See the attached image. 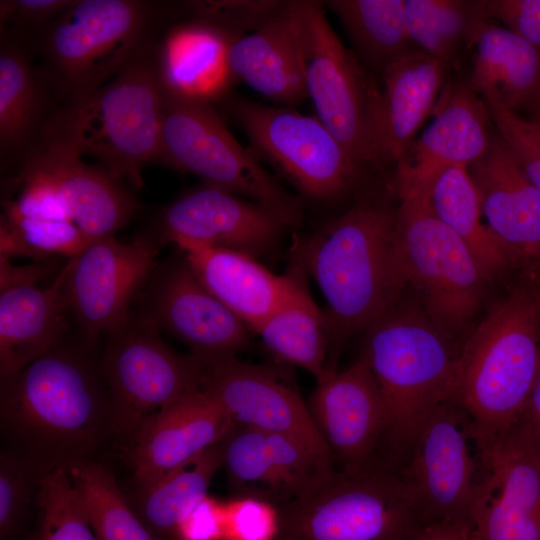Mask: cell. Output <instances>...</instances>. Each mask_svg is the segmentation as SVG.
Here are the masks:
<instances>
[{
	"label": "cell",
	"instance_id": "1",
	"mask_svg": "<svg viewBox=\"0 0 540 540\" xmlns=\"http://www.w3.org/2000/svg\"><path fill=\"white\" fill-rule=\"evenodd\" d=\"M93 347L67 339L0 377L4 448L45 473L92 461L112 438L109 393Z\"/></svg>",
	"mask_w": 540,
	"mask_h": 540
},
{
	"label": "cell",
	"instance_id": "2",
	"mask_svg": "<svg viewBox=\"0 0 540 540\" xmlns=\"http://www.w3.org/2000/svg\"><path fill=\"white\" fill-rule=\"evenodd\" d=\"M395 221L396 210L363 201L294 249L326 302L327 376L338 370L348 339L365 331L407 287Z\"/></svg>",
	"mask_w": 540,
	"mask_h": 540
},
{
	"label": "cell",
	"instance_id": "3",
	"mask_svg": "<svg viewBox=\"0 0 540 540\" xmlns=\"http://www.w3.org/2000/svg\"><path fill=\"white\" fill-rule=\"evenodd\" d=\"M462 344L402 297L365 329L360 354L385 402L386 458L401 465L426 419L454 397Z\"/></svg>",
	"mask_w": 540,
	"mask_h": 540
},
{
	"label": "cell",
	"instance_id": "4",
	"mask_svg": "<svg viewBox=\"0 0 540 540\" xmlns=\"http://www.w3.org/2000/svg\"><path fill=\"white\" fill-rule=\"evenodd\" d=\"M540 368V290L514 289L464 339L454 399L475 444L508 428L525 409Z\"/></svg>",
	"mask_w": 540,
	"mask_h": 540
},
{
	"label": "cell",
	"instance_id": "5",
	"mask_svg": "<svg viewBox=\"0 0 540 540\" xmlns=\"http://www.w3.org/2000/svg\"><path fill=\"white\" fill-rule=\"evenodd\" d=\"M163 97L156 49L149 46L86 100L51 116L43 129L97 159L113 179L141 188L144 167L159 155Z\"/></svg>",
	"mask_w": 540,
	"mask_h": 540
},
{
	"label": "cell",
	"instance_id": "6",
	"mask_svg": "<svg viewBox=\"0 0 540 540\" xmlns=\"http://www.w3.org/2000/svg\"><path fill=\"white\" fill-rule=\"evenodd\" d=\"M278 510L277 540H414L424 526L400 465L387 459L355 472L327 470Z\"/></svg>",
	"mask_w": 540,
	"mask_h": 540
},
{
	"label": "cell",
	"instance_id": "7",
	"mask_svg": "<svg viewBox=\"0 0 540 540\" xmlns=\"http://www.w3.org/2000/svg\"><path fill=\"white\" fill-rule=\"evenodd\" d=\"M154 11L134 0H77L41 30L43 77L77 105L150 46Z\"/></svg>",
	"mask_w": 540,
	"mask_h": 540
},
{
	"label": "cell",
	"instance_id": "8",
	"mask_svg": "<svg viewBox=\"0 0 540 540\" xmlns=\"http://www.w3.org/2000/svg\"><path fill=\"white\" fill-rule=\"evenodd\" d=\"M157 163L254 201L289 228L303 221L300 200L234 138L213 103L164 92Z\"/></svg>",
	"mask_w": 540,
	"mask_h": 540
},
{
	"label": "cell",
	"instance_id": "9",
	"mask_svg": "<svg viewBox=\"0 0 540 540\" xmlns=\"http://www.w3.org/2000/svg\"><path fill=\"white\" fill-rule=\"evenodd\" d=\"M145 314L106 335L100 364L109 393L112 438L129 445L161 410L201 390L204 362L172 350Z\"/></svg>",
	"mask_w": 540,
	"mask_h": 540
},
{
	"label": "cell",
	"instance_id": "10",
	"mask_svg": "<svg viewBox=\"0 0 540 540\" xmlns=\"http://www.w3.org/2000/svg\"><path fill=\"white\" fill-rule=\"evenodd\" d=\"M395 236L407 286L431 321L457 340L476 314L488 282L460 237L432 211L426 196L400 199Z\"/></svg>",
	"mask_w": 540,
	"mask_h": 540
},
{
	"label": "cell",
	"instance_id": "11",
	"mask_svg": "<svg viewBox=\"0 0 540 540\" xmlns=\"http://www.w3.org/2000/svg\"><path fill=\"white\" fill-rule=\"evenodd\" d=\"M219 102L246 135L252 155L270 163L307 198L335 200L365 171L317 117L232 93Z\"/></svg>",
	"mask_w": 540,
	"mask_h": 540
},
{
	"label": "cell",
	"instance_id": "12",
	"mask_svg": "<svg viewBox=\"0 0 540 540\" xmlns=\"http://www.w3.org/2000/svg\"><path fill=\"white\" fill-rule=\"evenodd\" d=\"M319 1H290L308 98L316 117L364 169L374 170L369 105L376 83L330 26Z\"/></svg>",
	"mask_w": 540,
	"mask_h": 540
},
{
	"label": "cell",
	"instance_id": "13",
	"mask_svg": "<svg viewBox=\"0 0 540 540\" xmlns=\"http://www.w3.org/2000/svg\"><path fill=\"white\" fill-rule=\"evenodd\" d=\"M471 440L470 420L454 397L437 407L419 429L400 472L423 525L473 528L480 479Z\"/></svg>",
	"mask_w": 540,
	"mask_h": 540
},
{
	"label": "cell",
	"instance_id": "14",
	"mask_svg": "<svg viewBox=\"0 0 540 540\" xmlns=\"http://www.w3.org/2000/svg\"><path fill=\"white\" fill-rule=\"evenodd\" d=\"M476 447L483 475L471 540H540V454L524 412Z\"/></svg>",
	"mask_w": 540,
	"mask_h": 540
},
{
	"label": "cell",
	"instance_id": "15",
	"mask_svg": "<svg viewBox=\"0 0 540 540\" xmlns=\"http://www.w3.org/2000/svg\"><path fill=\"white\" fill-rule=\"evenodd\" d=\"M159 245L144 235L131 242L110 236L68 260L64 290L83 340L95 345L130 318L133 301L156 269Z\"/></svg>",
	"mask_w": 540,
	"mask_h": 540
},
{
	"label": "cell",
	"instance_id": "16",
	"mask_svg": "<svg viewBox=\"0 0 540 540\" xmlns=\"http://www.w3.org/2000/svg\"><path fill=\"white\" fill-rule=\"evenodd\" d=\"M201 390L235 424L289 437L334 466L332 454L311 418L307 402L282 373L237 356L204 363Z\"/></svg>",
	"mask_w": 540,
	"mask_h": 540
},
{
	"label": "cell",
	"instance_id": "17",
	"mask_svg": "<svg viewBox=\"0 0 540 540\" xmlns=\"http://www.w3.org/2000/svg\"><path fill=\"white\" fill-rule=\"evenodd\" d=\"M306 402L336 469L355 472L385 457L386 406L361 354L346 369L317 382Z\"/></svg>",
	"mask_w": 540,
	"mask_h": 540
},
{
	"label": "cell",
	"instance_id": "18",
	"mask_svg": "<svg viewBox=\"0 0 540 540\" xmlns=\"http://www.w3.org/2000/svg\"><path fill=\"white\" fill-rule=\"evenodd\" d=\"M434 118L395 165L399 199L427 196L447 169L469 166L489 149L495 130L489 108L468 83L443 89Z\"/></svg>",
	"mask_w": 540,
	"mask_h": 540
},
{
	"label": "cell",
	"instance_id": "19",
	"mask_svg": "<svg viewBox=\"0 0 540 540\" xmlns=\"http://www.w3.org/2000/svg\"><path fill=\"white\" fill-rule=\"evenodd\" d=\"M289 228L265 207L215 185H202L168 205L161 243L238 251L254 258L272 251Z\"/></svg>",
	"mask_w": 540,
	"mask_h": 540
},
{
	"label": "cell",
	"instance_id": "20",
	"mask_svg": "<svg viewBox=\"0 0 540 540\" xmlns=\"http://www.w3.org/2000/svg\"><path fill=\"white\" fill-rule=\"evenodd\" d=\"M150 283L145 315L204 363L237 356L249 328L210 293L184 261L162 268Z\"/></svg>",
	"mask_w": 540,
	"mask_h": 540
},
{
	"label": "cell",
	"instance_id": "21",
	"mask_svg": "<svg viewBox=\"0 0 540 540\" xmlns=\"http://www.w3.org/2000/svg\"><path fill=\"white\" fill-rule=\"evenodd\" d=\"M80 152L43 129L23 157L20 171L35 174L56 190L73 222L91 240L115 236L133 217L137 203L104 169L85 164Z\"/></svg>",
	"mask_w": 540,
	"mask_h": 540
},
{
	"label": "cell",
	"instance_id": "22",
	"mask_svg": "<svg viewBox=\"0 0 540 540\" xmlns=\"http://www.w3.org/2000/svg\"><path fill=\"white\" fill-rule=\"evenodd\" d=\"M447 67L420 49H411L381 70L369 105L374 170L402 158L425 119L434 110Z\"/></svg>",
	"mask_w": 540,
	"mask_h": 540
},
{
	"label": "cell",
	"instance_id": "23",
	"mask_svg": "<svg viewBox=\"0 0 540 540\" xmlns=\"http://www.w3.org/2000/svg\"><path fill=\"white\" fill-rule=\"evenodd\" d=\"M235 423L200 390L153 415L122 451L136 489L146 488L222 442Z\"/></svg>",
	"mask_w": 540,
	"mask_h": 540
},
{
	"label": "cell",
	"instance_id": "24",
	"mask_svg": "<svg viewBox=\"0 0 540 540\" xmlns=\"http://www.w3.org/2000/svg\"><path fill=\"white\" fill-rule=\"evenodd\" d=\"M223 467L234 497L284 506L300 496L329 466L301 443L235 424L222 441Z\"/></svg>",
	"mask_w": 540,
	"mask_h": 540
},
{
	"label": "cell",
	"instance_id": "25",
	"mask_svg": "<svg viewBox=\"0 0 540 540\" xmlns=\"http://www.w3.org/2000/svg\"><path fill=\"white\" fill-rule=\"evenodd\" d=\"M487 227L515 260H540V193L495 130L487 152L469 165Z\"/></svg>",
	"mask_w": 540,
	"mask_h": 540
},
{
	"label": "cell",
	"instance_id": "26",
	"mask_svg": "<svg viewBox=\"0 0 540 540\" xmlns=\"http://www.w3.org/2000/svg\"><path fill=\"white\" fill-rule=\"evenodd\" d=\"M67 267L47 287L36 282L0 287V377L13 375L65 342L72 314Z\"/></svg>",
	"mask_w": 540,
	"mask_h": 540
},
{
	"label": "cell",
	"instance_id": "27",
	"mask_svg": "<svg viewBox=\"0 0 540 540\" xmlns=\"http://www.w3.org/2000/svg\"><path fill=\"white\" fill-rule=\"evenodd\" d=\"M287 6L257 29L234 39L227 64L239 81L279 104L294 108L308 99L295 26Z\"/></svg>",
	"mask_w": 540,
	"mask_h": 540
},
{
	"label": "cell",
	"instance_id": "28",
	"mask_svg": "<svg viewBox=\"0 0 540 540\" xmlns=\"http://www.w3.org/2000/svg\"><path fill=\"white\" fill-rule=\"evenodd\" d=\"M234 39L222 28L198 18L172 28L156 48L164 92L209 103L225 98L235 82L227 64Z\"/></svg>",
	"mask_w": 540,
	"mask_h": 540
},
{
	"label": "cell",
	"instance_id": "29",
	"mask_svg": "<svg viewBox=\"0 0 540 540\" xmlns=\"http://www.w3.org/2000/svg\"><path fill=\"white\" fill-rule=\"evenodd\" d=\"M483 20L473 48L470 88L490 111L516 112L531 105L540 89V54L506 27Z\"/></svg>",
	"mask_w": 540,
	"mask_h": 540
},
{
	"label": "cell",
	"instance_id": "30",
	"mask_svg": "<svg viewBox=\"0 0 540 540\" xmlns=\"http://www.w3.org/2000/svg\"><path fill=\"white\" fill-rule=\"evenodd\" d=\"M180 249L197 279L251 332L266 320L288 291L287 273L276 275L247 254L195 245Z\"/></svg>",
	"mask_w": 540,
	"mask_h": 540
},
{
	"label": "cell",
	"instance_id": "31",
	"mask_svg": "<svg viewBox=\"0 0 540 540\" xmlns=\"http://www.w3.org/2000/svg\"><path fill=\"white\" fill-rule=\"evenodd\" d=\"M286 273V295L254 333L276 359L306 370L319 382L327 376L325 312L313 299L307 285L308 274L294 250Z\"/></svg>",
	"mask_w": 540,
	"mask_h": 540
},
{
	"label": "cell",
	"instance_id": "32",
	"mask_svg": "<svg viewBox=\"0 0 540 540\" xmlns=\"http://www.w3.org/2000/svg\"><path fill=\"white\" fill-rule=\"evenodd\" d=\"M43 75L31 64L25 47L2 34L0 48V151L2 160L25 155L47 122Z\"/></svg>",
	"mask_w": 540,
	"mask_h": 540
},
{
	"label": "cell",
	"instance_id": "33",
	"mask_svg": "<svg viewBox=\"0 0 540 540\" xmlns=\"http://www.w3.org/2000/svg\"><path fill=\"white\" fill-rule=\"evenodd\" d=\"M427 199L434 214L467 245L490 281L512 260L482 220V209L467 166L444 171L433 183Z\"/></svg>",
	"mask_w": 540,
	"mask_h": 540
},
{
	"label": "cell",
	"instance_id": "34",
	"mask_svg": "<svg viewBox=\"0 0 540 540\" xmlns=\"http://www.w3.org/2000/svg\"><path fill=\"white\" fill-rule=\"evenodd\" d=\"M222 442L156 483L135 489L128 501L143 523L160 539L174 540L177 526L208 494L216 472L223 466Z\"/></svg>",
	"mask_w": 540,
	"mask_h": 540
},
{
	"label": "cell",
	"instance_id": "35",
	"mask_svg": "<svg viewBox=\"0 0 540 540\" xmlns=\"http://www.w3.org/2000/svg\"><path fill=\"white\" fill-rule=\"evenodd\" d=\"M338 17L360 61L375 70L413 49L404 0H330L323 2Z\"/></svg>",
	"mask_w": 540,
	"mask_h": 540
},
{
	"label": "cell",
	"instance_id": "36",
	"mask_svg": "<svg viewBox=\"0 0 540 540\" xmlns=\"http://www.w3.org/2000/svg\"><path fill=\"white\" fill-rule=\"evenodd\" d=\"M407 32L420 50L447 68L470 45L477 26L485 19L484 1L404 0Z\"/></svg>",
	"mask_w": 540,
	"mask_h": 540
},
{
	"label": "cell",
	"instance_id": "37",
	"mask_svg": "<svg viewBox=\"0 0 540 540\" xmlns=\"http://www.w3.org/2000/svg\"><path fill=\"white\" fill-rule=\"evenodd\" d=\"M66 470L80 493L98 540H162L137 516L105 466L92 460Z\"/></svg>",
	"mask_w": 540,
	"mask_h": 540
},
{
	"label": "cell",
	"instance_id": "38",
	"mask_svg": "<svg viewBox=\"0 0 540 540\" xmlns=\"http://www.w3.org/2000/svg\"><path fill=\"white\" fill-rule=\"evenodd\" d=\"M44 473L23 456L0 453V540H38V493Z\"/></svg>",
	"mask_w": 540,
	"mask_h": 540
},
{
	"label": "cell",
	"instance_id": "39",
	"mask_svg": "<svg viewBox=\"0 0 540 540\" xmlns=\"http://www.w3.org/2000/svg\"><path fill=\"white\" fill-rule=\"evenodd\" d=\"M38 505V540H98L66 469L56 468L43 475Z\"/></svg>",
	"mask_w": 540,
	"mask_h": 540
},
{
	"label": "cell",
	"instance_id": "40",
	"mask_svg": "<svg viewBox=\"0 0 540 540\" xmlns=\"http://www.w3.org/2000/svg\"><path fill=\"white\" fill-rule=\"evenodd\" d=\"M23 246L25 255L41 259L60 255L68 259L78 256L91 240L72 221L26 219L1 215Z\"/></svg>",
	"mask_w": 540,
	"mask_h": 540
},
{
	"label": "cell",
	"instance_id": "41",
	"mask_svg": "<svg viewBox=\"0 0 540 540\" xmlns=\"http://www.w3.org/2000/svg\"><path fill=\"white\" fill-rule=\"evenodd\" d=\"M288 1H209L190 4L196 18L210 22L235 38L255 30L287 6Z\"/></svg>",
	"mask_w": 540,
	"mask_h": 540
},
{
	"label": "cell",
	"instance_id": "42",
	"mask_svg": "<svg viewBox=\"0 0 540 540\" xmlns=\"http://www.w3.org/2000/svg\"><path fill=\"white\" fill-rule=\"evenodd\" d=\"M278 508L253 497H233L225 502L224 540H277Z\"/></svg>",
	"mask_w": 540,
	"mask_h": 540
},
{
	"label": "cell",
	"instance_id": "43",
	"mask_svg": "<svg viewBox=\"0 0 540 540\" xmlns=\"http://www.w3.org/2000/svg\"><path fill=\"white\" fill-rule=\"evenodd\" d=\"M490 114L495 130L509 145L540 193V130L530 119L516 112L490 111Z\"/></svg>",
	"mask_w": 540,
	"mask_h": 540
},
{
	"label": "cell",
	"instance_id": "44",
	"mask_svg": "<svg viewBox=\"0 0 540 540\" xmlns=\"http://www.w3.org/2000/svg\"><path fill=\"white\" fill-rule=\"evenodd\" d=\"M484 9L540 54V0H484Z\"/></svg>",
	"mask_w": 540,
	"mask_h": 540
},
{
	"label": "cell",
	"instance_id": "45",
	"mask_svg": "<svg viewBox=\"0 0 540 540\" xmlns=\"http://www.w3.org/2000/svg\"><path fill=\"white\" fill-rule=\"evenodd\" d=\"M225 502L207 495L179 523L174 540H224Z\"/></svg>",
	"mask_w": 540,
	"mask_h": 540
},
{
	"label": "cell",
	"instance_id": "46",
	"mask_svg": "<svg viewBox=\"0 0 540 540\" xmlns=\"http://www.w3.org/2000/svg\"><path fill=\"white\" fill-rule=\"evenodd\" d=\"M73 1L70 0H16L1 2V18L12 19L18 26L44 29Z\"/></svg>",
	"mask_w": 540,
	"mask_h": 540
},
{
	"label": "cell",
	"instance_id": "47",
	"mask_svg": "<svg viewBox=\"0 0 540 540\" xmlns=\"http://www.w3.org/2000/svg\"><path fill=\"white\" fill-rule=\"evenodd\" d=\"M472 528L452 523L424 525L414 540H471Z\"/></svg>",
	"mask_w": 540,
	"mask_h": 540
},
{
	"label": "cell",
	"instance_id": "48",
	"mask_svg": "<svg viewBox=\"0 0 540 540\" xmlns=\"http://www.w3.org/2000/svg\"><path fill=\"white\" fill-rule=\"evenodd\" d=\"M523 412L535 447L540 454V368Z\"/></svg>",
	"mask_w": 540,
	"mask_h": 540
},
{
	"label": "cell",
	"instance_id": "49",
	"mask_svg": "<svg viewBox=\"0 0 540 540\" xmlns=\"http://www.w3.org/2000/svg\"><path fill=\"white\" fill-rule=\"evenodd\" d=\"M531 107L533 108V116L530 118V120L538 127L540 130V89L531 104Z\"/></svg>",
	"mask_w": 540,
	"mask_h": 540
}]
</instances>
